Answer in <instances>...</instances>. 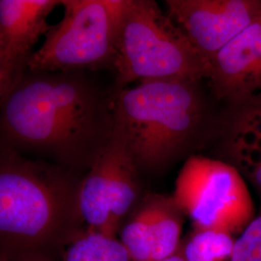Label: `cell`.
Instances as JSON below:
<instances>
[{
  "label": "cell",
  "instance_id": "obj_10",
  "mask_svg": "<svg viewBox=\"0 0 261 261\" xmlns=\"http://www.w3.org/2000/svg\"><path fill=\"white\" fill-rule=\"evenodd\" d=\"M184 217L173 196H143L119 233L132 260L162 261L174 255L182 240Z\"/></svg>",
  "mask_w": 261,
  "mask_h": 261
},
{
  "label": "cell",
  "instance_id": "obj_4",
  "mask_svg": "<svg viewBox=\"0 0 261 261\" xmlns=\"http://www.w3.org/2000/svg\"><path fill=\"white\" fill-rule=\"evenodd\" d=\"M116 88L134 82L208 80L210 62L153 0H129L118 41Z\"/></svg>",
  "mask_w": 261,
  "mask_h": 261
},
{
  "label": "cell",
  "instance_id": "obj_9",
  "mask_svg": "<svg viewBox=\"0 0 261 261\" xmlns=\"http://www.w3.org/2000/svg\"><path fill=\"white\" fill-rule=\"evenodd\" d=\"M62 0L0 1V98L28 73L33 48L50 27L47 18Z\"/></svg>",
  "mask_w": 261,
  "mask_h": 261
},
{
  "label": "cell",
  "instance_id": "obj_2",
  "mask_svg": "<svg viewBox=\"0 0 261 261\" xmlns=\"http://www.w3.org/2000/svg\"><path fill=\"white\" fill-rule=\"evenodd\" d=\"M77 171L0 145L2 254L44 255L86 231L80 208L83 177Z\"/></svg>",
  "mask_w": 261,
  "mask_h": 261
},
{
  "label": "cell",
  "instance_id": "obj_16",
  "mask_svg": "<svg viewBox=\"0 0 261 261\" xmlns=\"http://www.w3.org/2000/svg\"><path fill=\"white\" fill-rule=\"evenodd\" d=\"M162 261H184L183 260V258L181 257V256H179L178 254H174V255H172V256H170V257H168L167 259H164V260Z\"/></svg>",
  "mask_w": 261,
  "mask_h": 261
},
{
  "label": "cell",
  "instance_id": "obj_13",
  "mask_svg": "<svg viewBox=\"0 0 261 261\" xmlns=\"http://www.w3.org/2000/svg\"><path fill=\"white\" fill-rule=\"evenodd\" d=\"M236 238L225 231L194 228L182 238L176 254L184 261H231Z\"/></svg>",
  "mask_w": 261,
  "mask_h": 261
},
{
  "label": "cell",
  "instance_id": "obj_15",
  "mask_svg": "<svg viewBox=\"0 0 261 261\" xmlns=\"http://www.w3.org/2000/svg\"><path fill=\"white\" fill-rule=\"evenodd\" d=\"M231 261H261V213L236 238Z\"/></svg>",
  "mask_w": 261,
  "mask_h": 261
},
{
  "label": "cell",
  "instance_id": "obj_3",
  "mask_svg": "<svg viewBox=\"0 0 261 261\" xmlns=\"http://www.w3.org/2000/svg\"><path fill=\"white\" fill-rule=\"evenodd\" d=\"M113 133L142 173H158L191 157L215 128L201 82L156 80L115 89Z\"/></svg>",
  "mask_w": 261,
  "mask_h": 261
},
{
  "label": "cell",
  "instance_id": "obj_12",
  "mask_svg": "<svg viewBox=\"0 0 261 261\" xmlns=\"http://www.w3.org/2000/svg\"><path fill=\"white\" fill-rule=\"evenodd\" d=\"M234 109L226 141L227 154L234 167L252 182L261 205V93Z\"/></svg>",
  "mask_w": 261,
  "mask_h": 261
},
{
  "label": "cell",
  "instance_id": "obj_14",
  "mask_svg": "<svg viewBox=\"0 0 261 261\" xmlns=\"http://www.w3.org/2000/svg\"><path fill=\"white\" fill-rule=\"evenodd\" d=\"M64 261H133L120 240L87 230L71 243Z\"/></svg>",
  "mask_w": 261,
  "mask_h": 261
},
{
  "label": "cell",
  "instance_id": "obj_6",
  "mask_svg": "<svg viewBox=\"0 0 261 261\" xmlns=\"http://www.w3.org/2000/svg\"><path fill=\"white\" fill-rule=\"evenodd\" d=\"M172 196L197 229L240 235L255 218L241 172L221 160L196 154L187 158Z\"/></svg>",
  "mask_w": 261,
  "mask_h": 261
},
{
  "label": "cell",
  "instance_id": "obj_1",
  "mask_svg": "<svg viewBox=\"0 0 261 261\" xmlns=\"http://www.w3.org/2000/svg\"><path fill=\"white\" fill-rule=\"evenodd\" d=\"M113 93L86 72H30L0 98V145L75 170L112 138Z\"/></svg>",
  "mask_w": 261,
  "mask_h": 261
},
{
  "label": "cell",
  "instance_id": "obj_8",
  "mask_svg": "<svg viewBox=\"0 0 261 261\" xmlns=\"http://www.w3.org/2000/svg\"><path fill=\"white\" fill-rule=\"evenodd\" d=\"M168 15L210 62L261 18V0H168Z\"/></svg>",
  "mask_w": 261,
  "mask_h": 261
},
{
  "label": "cell",
  "instance_id": "obj_7",
  "mask_svg": "<svg viewBox=\"0 0 261 261\" xmlns=\"http://www.w3.org/2000/svg\"><path fill=\"white\" fill-rule=\"evenodd\" d=\"M141 172L119 137L112 132L80 189V208L87 230L116 238L140 203Z\"/></svg>",
  "mask_w": 261,
  "mask_h": 261
},
{
  "label": "cell",
  "instance_id": "obj_5",
  "mask_svg": "<svg viewBox=\"0 0 261 261\" xmlns=\"http://www.w3.org/2000/svg\"><path fill=\"white\" fill-rule=\"evenodd\" d=\"M129 0H62L63 17L31 56L30 72L113 69Z\"/></svg>",
  "mask_w": 261,
  "mask_h": 261
},
{
  "label": "cell",
  "instance_id": "obj_11",
  "mask_svg": "<svg viewBox=\"0 0 261 261\" xmlns=\"http://www.w3.org/2000/svg\"><path fill=\"white\" fill-rule=\"evenodd\" d=\"M207 82L217 100L233 106L261 93V18L211 59Z\"/></svg>",
  "mask_w": 261,
  "mask_h": 261
}]
</instances>
